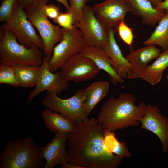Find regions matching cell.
<instances>
[{
	"mask_svg": "<svg viewBox=\"0 0 168 168\" xmlns=\"http://www.w3.org/2000/svg\"><path fill=\"white\" fill-rule=\"evenodd\" d=\"M69 133L67 150L68 162L83 168H116L122 158L111 153L104 142V129L94 118L77 124Z\"/></svg>",
	"mask_w": 168,
	"mask_h": 168,
	"instance_id": "6da1fadb",
	"label": "cell"
},
{
	"mask_svg": "<svg viewBox=\"0 0 168 168\" xmlns=\"http://www.w3.org/2000/svg\"><path fill=\"white\" fill-rule=\"evenodd\" d=\"M133 94L122 93L117 98L111 97L102 106L97 120L104 129L115 131L140 124L139 119L147 106L143 102L136 105Z\"/></svg>",
	"mask_w": 168,
	"mask_h": 168,
	"instance_id": "7a4b0ae2",
	"label": "cell"
},
{
	"mask_svg": "<svg viewBox=\"0 0 168 168\" xmlns=\"http://www.w3.org/2000/svg\"><path fill=\"white\" fill-rule=\"evenodd\" d=\"M41 149L31 137L9 140L0 153V168L44 167Z\"/></svg>",
	"mask_w": 168,
	"mask_h": 168,
	"instance_id": "3957f363",
	"label": "cell"
},
{
	"mask_svg": "<svg viewBox=\"0 0 168 168\" xmlns=\"http://www.w3.org/2000/svg\"><path fill=\"white\" fill-rule=\"evenodd\" d=\"M43 53L33 44L27 48L18 42L15 35L1 26L0 29V64L13 67L19 65L41 66Z\"/></svg>",
	"mask_w": 168,
	"mask_h": 168,
	"instance_id": "277c9868",
	"label": "cell"
},
{
	"mask_svg": "<svg viewBox=\"0 0 168 168\" xmlns=\"http://www.w3.org/2000/svg\"><path fill=\"white\" fill-rule=\"evenodd\" d=\"M83 91L84 89H79L73 96L67 99L47 92L42 103L46 109L62 115L77 124L89 119L83 104Z\"/></svg>",
	"mask_w": 168,
	"mask_h": 168,
	"instance_id": "5b68a950",
	"label": "cell"
},
{
	"mask_svg": "<svg viewBox=\"0 0 168 168\" xmlns=\"http://www.w3.org/2000/svg\"><path fill=\"white\" fill-rule=\"evenodd\" d=\"M63 38L54 47L48 65L50 70L55 72L73 55L80 53L86 46L79 29L74 26L71 29L62 28Z\"/></svg>",
	"mask_w": 168,
	"mask_h": 168,
	"instance_id": "8992f818",
	"label": "cell"
},
{
	"mask_svg": "<svg viewBox=\"0 0 168 168\" xmlns=\"http://www.w3.org/2000/svg\"><path fill=\"white\" fill-rule=\"evenodd\" d=\"M25 10L26 16L38 31L44 46V56L49 59L54 45L62 39V29L51 23L38 2L35 6Z\"/></svg>",
	"mask_w": 168,
	"mask_h": 168,
	"instance_id": "52a82bcc",
	"label": "cell"
},
{
	"mask_svg": "<svg viewBox=\"0 0 168 168\" xmlns=\"http://www.w3.org/2000/svg\"><path fill=\"white\" fill-rule=\"evenodd\" d=\"M4 22L2 26L13 33L19 43L27 48L35 44L44 51V44L41 37L36 33L32 23L27 19L25 10L18 3Z\"/></svg>",
	"mask_w": 168,
	"mask_h": 168,
	"instance_id": "ba28073f",
	"label": "cell"
},
{
	"mask_svg": "<svg viewBox=\"0 0 168 168\" xmlns=\"http://www.w3.org/2000/svg\"><path fill=\"white\" fill-rule=\"evenodd\" d=\"M74 26L80 30L86 46L104 48L108 39V29L96 17L92 7L86 5L81 19Z\"/></svg>",
	"mask_w": 168,
	"mask_h": 168,
	"instance_id": "9c48e42d",
	"label": "cell"
},
{
	"mask_svg": "<svg viewBox=\"0 0 168 168\" xmlns=\"http://www.w3.org/2000/svg\"><path fill=\"white\" fill-rule=\"evenodd\" d=\"M61 69L60 75L65 81L76 83L94 78L100 71L91 58L81 53L68 58Z\"/></svg>",
	"mask_w": 168,
	"mask_h": 168,
	"instance_id": "30bf717a",
	"label": "cell"
},
{
	"mask_svg": "<svg viewBox=\"0 0 168 168\" xmlns=\"http://www.w3.org/2000/svg\"><path fill=\"white\" fill-rule=\"evenodd\" d=\"M92 7L96 17L108 29L116 27L126 13L131 11L129 0H106Z\"/></svg>",
	"mask_w": 168,
	"mask_h": 168,
	"instance_id": "8fae6325",
	"label": "cell"
},
{
	"mask_svg": "<svg viewBox=\"0 0 168 168\" xmlns=\"http://www.w3.org/2000/svg\"><path fill=\"white\" fill-rule=\"evenodd\" d=\"M140 129L150 131L158 138L162 151L168 152V118L161 114L156 106L147 105L143 116L139 119Z\"/></svg>",
	"mask_w": 168,
	"mask_h": 168,
	"instance_id": "7c38bea8",
	"label": "cell"
},
{
	"mask_svg": "<svg viewBox=\"0 0 168 168\" xmlns=\"http://www.w3.org/2000/svg\"><path fill=\"white\" fill-rule=\"evenodd\" d=\"M49 59L44 56L37 83L35 89L29 94L27 103H30L36 96L44 91L59 94L68 86V82L63 79L60 72H53L50 70L48 65Z\"/></svg>",
	"mask_w": 168,
	"mask_h": 168,
	"instance_id": "4fadbf2b",
	"label": "cell"
},
{
	"mask_svg": "<svg viewBox=\"0 0 168 168\" xmlns=\"http://www.w3.org/2000/svg\"><path fill=\"white\" fill-rule=\"evenodd\" d=\"M69 133L57 132L49 143L41 148L40 155L46 161L44 168H52L58 164L68 162L66 147Z\"/></svg>",
	"mask_w": 168,
	"mask_h": 168,
	"instance_id": "5bb4252c",
	"label": "cell"
},
{
	"mask_svg": "<svg viewBox=\"0 0 168 168\" xmlns=\"http://www.w3.org/2000/svg\"><path fill=\"white\" fill-rule=\"evenodd\" d=\"M160 52L155 45H147L128 54L125 57L130 63L128 78H141L146 71L148 63L156 58Z\"/></svg>",
	"mask_w": 168,
	"mask_h": 168,
	"instance_id": "9a60e30c",
	"label": "cell"
},
{
	"mask_svg": "<svg viewBox=\"0 0 168 168\" xmlns=\"http://www.w3.org/2000/svg\"><path fill=\"white\" fill-rule=\"evenodd\" d=\"M108 39L102 49L110 60L112 66L118 74L123 79L128 78L130 63L123 55L114 36L112 28L108 29Z\"/></svg>",
	"mask_w": 168,
	"mask_h": 168,
	"instance_id": "2e32d148",
	"label": "cell"
},
{
	"mask_svg": "<svg viewBox=\"0 0 168 168\" xmlns=\"http://www.w3.org/2000/svg\"><path fill=\"white\" fill-rule=\"evenodd\" d=\"M91 58L100 69L105 72L110 78V82L116 85L118 83L124 82V79L121 77L113 68L111 61L102 49L86 46L80 53Z\"/></svg>",
	"mask_w": 168,
	"mask_h": 168,
	"instance_id": "e0dca14e",
	"label": "cell"
},
{
	"mask_svg": "<svg viewBox=\"0 0 168 168\" xmlns=\"http://www.w3.org/2000/svg\"><path fill=\"white\" fill-rule=\"evenodd\" d=\"M131 12L142 19L146 25L153 26L165 14L164 9L155 8L148 0H129Z\"/></svg>",
	"mask_w": 168,
	"mask_h": 168,
	"instance_id": "ac0fdd59",
	"label": "cell"
},
{
	"mask_svg": "<svg viewBox=\"0 0 168 168\" xmlns=\"http://www.w3.org/2000/svg\"><path fill=\"white\" fill-rule=\"evenodd\" d=\"M109 87L108 81L101 80L93 82L84 90L83 104L87 116L95 106L107 95Z\"/></svg>",
	"mask_w": 168,
	"mask_h": 168,
	"instance_id": "d6986e66",
	"label": "cell"
},
{
	"mask_svg": "<svg viewBox=\"0 0 168 168\" xmlns=\"http://www.w3.org/2000/svg\"><path fill=\"white\" fill-rule=\"evenodd\" d=\"M41 115L46 128L51 132L71 133L76 129V124L60 114L46 109Z\"/></svg>",
	"mask_w": 168,
	"mask_h": 168,
	"instance_id": "ffe728a7",
	"label": "cell"
},
{
	"mask_svg": "<svg viewBox=\"0 0 168 168\" xmlns=\"http://www.w3.org/2000/svg\"><path fill=\"white\" fill-rule=\"evenodd\" d=\"M168 67V50L161 53L156 59L148 65L141 78L152 85L157 84L161 81L166 69Z\"/></svg>",
	"mask_w": 168,
	"mask_h": 168,
	"instance_id": "44dd1931",
	"label": "cell"
},
{
	"mask_svg": "<svg viewBox=\"0 0 168 168\" xmlns=\"http://www.w3.org/2000/svg\"><path fill=\"white\" fill-rule=\"evenodd\" d=\"M16 77L20 87L35 86L41 70V66L19 65L14 67Z\"/></svg>",
	"mask_w": 168,
	"mask_h": 168,
	"instance_id": "7402d4cb",
	"label": "cell"
},
{
	"mask_svg": "<svg viewBox=\"0 0 168 168\" xmlns=\"http://www.w3.org/2000/svg\"><path fill=\"white\" fill-rule=\"evenodd\" d=\"M168 43V12H166L153 32L143 44L146 45H158L165 51L167 49Z\"/></svg>",
	"mask_w": 168,
	"mask_h": 168,
	"instance_id": "603a6c76",
	"label": "cell"
},
{
	"mask_svg": "<svg viewBox=\"0 0 168 168\" xmlns=\"http://www.w3.org/2000/svg\"><path fill=\"white\" fill-rule=\"evenodd\" d=\"M104 135L105 144L110 152L122 158L132 157L127 143L120 142L116 137L114 131L104 129Z\"/></svg>",
	"mask_w": 168,
	"mask_h": 168,
	"instance_id": "cb8c5ba5",
	"label": "cell"
},
{
	"mask_svg": "<svg viewBox=\"0 0 168 168\" xmlns=\"http://www.w3.org/2000/svg\"><path fill=\"white\" fill-rule=\"evenodd\" d=\"M0 83L8 84L14 88L20 87L16 77L14 67L0 64Z\"/></svg>",
	"mask_w": 168,
	"mask_h": 168,
	"instance_id": "d4e9b609",
	"label": "cell"
},
{
	"mask_svg": "<svg viewBox=\"0 0 168 168\" xmlns=\"http://www.w3.org/2000/svg\"><path fill=\"white\" fill-rule=\"evenodd\" d=\"M68 1L70 7V10L68 12L73 15L74 25L79 22L82 18V11L86 5V0Z\"/></svg>",
	"mask_w": 168,
	"mask_h": 168,
	"instance_id": "484cf974",
	"label": "cell"
},
{
	"mask_svg": "<svg viewBox=\"0 0 168 168\" xmlns=\"http://www.w3.org/2000/svg\"><path fill=\"white\" fill-rule=\"evenodd\" d=\"M116 28L123 41L129 47L131 46L133 38L132 29L125 23L124 20L121 21Z\"/></svg>",
	"mask_w": 168,
	"mask_h": 168,
	"instance_id": "4316f807",
	"label": "cell"
},
{
	"mask_svg": "<svg viewBox=\"0 0 168 168\" xmlns=\"http://www.w3.org/2000/svg\"><path fill=\"white\" fill-rule=\"evenodd\" d=\"M18 3L17 0H3L0 7V21L5 22Z\"/></svg>",
	"mask_w": 168,
	"mask_h": 168,
	"instance_id": "83f0119b",
	"label": "cell"
},
{
	"mask_svg": "<svg viewBox=\"0 0 168 168\" xmlns=\"http://www.w3.org/2000/svg\"><path fill=\"white\" fill-rule=\"evenodd\" d=\"M53 21L66 29H71L74 26L73 15L68 11L65 13L61 12L57 18L53 20Z\"/></svg>",
	"mask_w": 168,
	"mask_h": 168,
	"instance_id": "f1b7e54d",
	"label": "cell"
},
{
	"mask_svg": "<svg viewBox=\"0 0 168 168\" xmlns=\"http://www.w3.org/2000/svg\"><path fill=\"white\" fill-rule=\"evenodd\" d=\"M42 8L46 16L53 20L57 18L62 12L59 8L54 4L42 5Z\"/></svg>",
	"mask_w": 168,
	"mask_h": 168,
	"instance_id": "f546056e",
	"label": "cell"
},
{
	"mask_svg": "<svg viewBox=\"0 0 168 168\" xmlns=\"http://www.w3.org/2000/svg\"><path fill=\"white\" fill-rule=\"evenodd\" d=\"M17 2L25 10H26L35 5L38 1L37 0H17Z\"/></svg>",
	"mask_w": 168,
	"mask_h": 168,
	"instance_id": "4dcf8cb0",
	"label": "cell"
},
{
	"mask_svg": "<svg viewBox=\"0 0 168 168\" xmlns=\"http://www.w3.org/2000/svg\"><path fill=\"white\" fill-rule=\"evenodd\" d=\"M62 4L65 7L67 11L70 10V7L68 2V0H56ZM48 0H37L38 2L40 4L44 5L46 4Z\"/></svg>",
	"mask_w": 168,
	"mask_h": 168,
	"instance_id": "1f68e13d",
	"label": "cell"
},
{
	"mask_svg": "<svg viewBox=\"0 0 168 168\" xmlns=\"http://www.w3.org/2000/svg\"><path fill=\"white\" fill-rule=\"evenodd\" d=\"M156 9H164L166 10V12H168V0L162 1Z\"/></svg>",
	"mask_w": 168,
	"mask_h": 168,
	"instance_id": "d6a6232c",
	"label": "cell"
},
{
	"mask_svg": "<svg viewBox=\"0 0 168 168\" xmlns=\"http://www.w3.org/2000/svg\"><path fill=\"white\" fill-rule=\"evenodd\" d=\"M62 167L63 168H83L80 166L68 162L64 166H62Z\"/></svg>",
	"mask_w": 168,
	"mask_h": 168,
	"instance_id": "836d02e7",
	"label": "cell"
},
{
	"mask_svg": "<svg viewBox=\"0 0 168 168\" xmlns=\"http://www.w3.org/2000/svg\"><path fill=\"white\" fill-rule=\"evenodd\" d=\"M152 4L153 6L156 8L159 6L162 0H148Z\"/></svg>",
	"mask_w": 168,
	"mask_h": 168,
	"instance_id": "e575fe53",
	"label": "cell"
},
{
	"mask_svg": "<svg viewBox=\"0 0 168 168\" xmlns=\"http://www.w3.org/2000/svg\"><path fill=\"white\" fill-rule=\"evenodd\" d=\"M166 79L168 81V74L166 76Z\"/></svg>",
	"mask_w": 168,
	"mask_h": 168,
	"instance_id": "d590c367",
	"label": "cell"
},
{
	"mask_svg": "<svg viewBox=\"0 0 168 168\" xmlns=\"http://www.w3.org/2000/svg\"><path fill=\"white\" fill-rule=\"evenodd\" d=\"M91 0H86V2H89V1Z\"/></svg>",
	"mask_w": 168,
	"mask_h": 168,
	"instance_id": "8d00e7d4",
	"label": "cell"
},
{
	"mask_svg": "<svg viewBox=\"0 0 168 168\" xmlns=\"http://www.w3.org/2000/svg\"><path fill=\"white\" fill-rule=\"evenodd\" d=\"M167 49L168 50V44H167Z\"/></svg>",
	"mask_w": 168,
	"mask_h": 168,
	"instance_id": "74e56055",
	"label": "cell"
},
{
	"mask_svg": "<svg viewBox=\"0 0 168 168\" xmlns=\"http://www.w3.org/2000/svg\"><path fill=\"white\" fill-rule=\"evenodd\" d=\"M167 108H168V106H167Z\"/></svg>",
	"mask_w": 168,
	"mask_h": 168,
	"instance_id": "f35d334b",
	"label": "cell"
}]
</instances>
